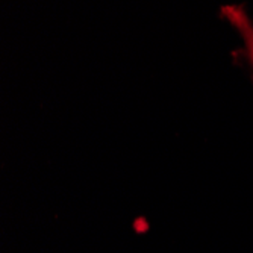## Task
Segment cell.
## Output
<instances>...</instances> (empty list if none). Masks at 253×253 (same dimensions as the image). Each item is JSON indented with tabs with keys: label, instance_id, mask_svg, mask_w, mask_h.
<instances>
[{
	"label": "cell",
	"instance_id": "cell-1",
	"mask_svg": "<svg viewBox=\"0 0 253 253\" xmlns=\"http://www.w3.org/2000/svg\"><path fill=\"white\" fill-rule=\"evenodd\" d=\"M221 15L231 21L235 26V29L243 35L244 45H246V56L253 65V25L247 12L244 11L243 6L227 5V6H221Z\"/></svg>",
	"mask_w": 253,
	"mask_h": 253
}]
</instances>
